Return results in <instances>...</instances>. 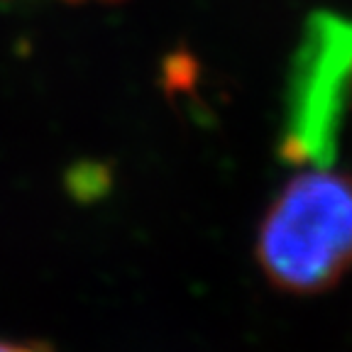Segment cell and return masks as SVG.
Instances as JSON below:
<instances>
[{
	"label": "cell",
	"instance_id": "obj_1",
	"mask_svg": "<svg viewBox=\"0 0 352 352\" xmlns=\"http://www.w3.org/2000/svg\"><path fill=\"white\" fill-rule=\"evenodd\" d=\"M257 262L286 294H320L352 270V182L325 166L294 176L259 223Z\"/></svg>",
	"mask_w": 352,
	"mask_h": 352
},
{
	"label": "cell",
	"instance_id": "obj_2",
	"mask_svg": "<svg viewBox=\"0 0 352 352\" xmlns=\"http://www.w3.org/2000/svg\"><path fill=\"white\" fill-rule=\"evenodd\" d=\"M352 81V20L316 17L294 64L281 154L328 166L336 157L342 98Z\"/></svg>",
	"mask_w": 352,
	"mask_h": 352
},
{
	"label": "cell",
	"instance_id": "obj_3",
	"mask_svg": "<svg viewBox=\"0 0 352 352\" xmlns=\"http://www.w3.org/2000/svg\"><path fill=\"white\" fill-rule=\"evenodd\" d=\"M0 352H47L39 345H30V342H12V340H0Z\"/></svg>",
	"mask_w": 352,
	"mask_h": 352
}]
</instances>
